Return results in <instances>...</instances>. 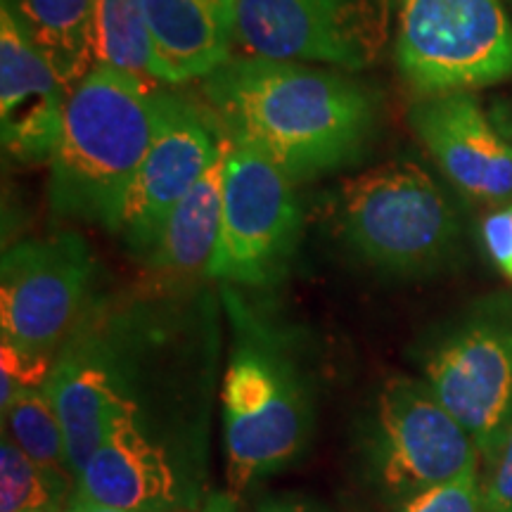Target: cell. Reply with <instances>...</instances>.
<instances>
[{
  "label": "cell",
  "instance_id": "6da1fadb",
  "mask_svg": "<svg viewBox=\"0 0 512 512\" xmlns=\"http://www.w3.org/2000/svg\"><path fill=\"white\" fill-rule=\"evenodd\" d=\"M204 98L228 136L294 181L356 164L377 128V102L363 83L304 62L230 57L204 79Z\"/></svg>",
  "mask_w": 512,
  "mask_h": 512
},
{
  "label": "cell",
  "instance_id": "7a4b0ae2",
  "mask_svg": "<svg viewBox=\"0 0 512 512\" xmlns=\"http://www.w3.org/2000/svg\"><path fill=\"white\" fill-rule=\"evenodd\" d=\"M233 347L221 382L226 475L233 494L294 463L316 425L313 370L292 330L223 287Z\"/></svg>",
  "mask_w": 512,
  "mask_h": 512
},
{
  "label": "cell",
  "instance_id": "3957f363",
  "mask_svg": "<svg viewBox=\"0 0 512 512\" xmlns=\"http://www.w3.org/2000/svg\"><path fill=\"white\" fill-rule=\"evenodd\" d=\"M155 119L157 91L145 79L95 64L67 95L60 143L48 162L50 209L114 233Z\"/></svg>",
  "mask_w": 512,
  "mask_h": 512
},
{
  "label": "cell",
  "instance_id": "277c9868",
  "mask_svg": "<svg viewBox=\"0 0 512 512\" xmlns=\"http://www.w3.org/2000/svg\"><path fill=\"white\" fill-rule=\"evenodd\" d=\"M330 211L344 247L389 275L437 271L458 247V214L437 181L413 162H389L349 178Z\"/></svg>",
  "mask_w": 512,
  "mask_h": 512
},
{
  "label": "cell",
  "instance_id": "5b68a950",
  "mask_svg": "<svg viewBox=\"0 0 512 512\" xmlns=\"http://www.w3.org/2000/svg\"><path fill=\"white\" fill-rule=\"evenodd\" d=\"M143 316L93 304L57 351L46 394L67 439L74 477L112 427L143 403Z\"/></svg>",
  "mask_w": 512,
  "mask_h": 512
},
{
  "label": "cell",
  "instance_id": "8992f818",
  "mask_svg": "<svg viewBox=\"0 0 512 512\" xmlns=\"http://www.w3.org/2000/svg\"><path fill=\"white\" fill-rule=\"evenodd\" d=\"M396 64L425 95L512 79V22L501 0H399Z\"/></svg>",
  "mask_w": 512,
  "mask_h": 512
},
{
  "label": "cell",
  "instance_id": "52a82bcc",
  "mask_svg": "<svg viewBox=\"0 0 512 512\" xmlns=\"http://www.w3.org/2000/svg\"><path fill=\"white\" fill-rule=\"evenodd\" d=\"M294 183L264 152L228 136L221 235L207 268L211 280L264 287L283 278L304 228Z\"/></svg>",
  "mask_w": 512,
  "mask_h": 512
},
{
  "label": "cell",
  "instance_id": "ba28073f",
  "mask_svg": "<svg viewBox=\"0 0 512 512\" xmlns=\"http://www.w3.org/2000/svg\"><path fill=\"white\" fill-rule=\"evenodd\" d=\"M479 460L475 439L425 380L394 375L382 384L366 427L368 475L382 496L403 503Z\"/></svg>",
  "mask_w": 512,
  "mask_h": 512
},
{
  "label": "cell",
  "instance_id": "9c48e42d",
  "mask_svg": "<svg viewBox=\"0 0 512 512\" xmlns=\"http://www.w3.org/2000/svg\"><path fill=\"white\" fill-rule=\"evenodd\" d=\"M95 259L74 230L17 242L0 266L3 342L29 354L57 356L95 304Z\"/></svg>",
  "mask_w": 512,
  "mask_h": 512
},
{
  "label": "cell",
  "instance_id": "30bf717a",
  "mask_svg": "<svg viewBox=\"0 0 512 512\" xmlns=\"http://www.w3.org/2000/svg\"><path fill=\"white\" fill-rule=\"evenodd\" d=\"M387 36L389 0H235V41L264 60L358 72Z\"/></svg>",
  "mask_w": 512,
  "mask_h": 512
},
{
  "label": "cell",
  "instance_id": "8fae6325",
  "mask_svg": "<svg viewBox=\"0 0 512 512\" xmlns=\"http://www.w3.org/2000/svg\"><path fill=\"white\" fill-rule=\"evenodd\" d=\"M425 382L486 456L512 425V311L484 306L422 354Z\"/></svg>",
  "mask_w": 512,
  "mask_h": 512
},
{
  "label": "cell",
  "instance_id": "7c38bea8",
  "mask_svg": "<svg viewBox=\"0 0 512 512\" xmlns=\"http://www.w3.org/2000/svg\"><path fill=\"white\" fill-rule=\"evenodd\" d=\"M209 112L181 95L157 91L155 133L114 230L143 259L155 247L176 204L221 152L223 128Z\"/></svg>",
  "mask_w": 512,
  "mask_h": 512
},
{
  "label": "cell",
  "instance_id": "4fadbf2b",
  "mask_svg": "<svg viewBox=\"0 0 512 512\" xmlns=\"http://www.w3.org/2000/svg\"><path fill=\"white\" fill-rule=\"evenodd\" d=\"M415 138L463 195L512 204V145L472 93L425 95L408 110Z\"/></svg>",
  "mask_w": 512,
  "mask_h": 512
},
{
  "label": "cell",
  "instance_id": "5bb4252c",
  "mask_svg": "<svg viewBox=\"0 0 512 512\" xmlns=\"http://www.w3.org/2000/svg\"><path fill=\"white\" fill-rule=\"evenodd\" d=\"M76 496L136 512H176L195 505L181 453L138 420L112 427L76 477Z\"/></svg>",
  "mask_w": 512,
  "mask_h": 512
},
{
  "label": "cell",
  "instance_id": "9a60e30c",
  "mask_svg": "<svg viewBox=\"0 0 512 512\" xmlns=\"http://www.w3.org/2000/svg\"><path fill=\"white\" fill-rule=\"evenodd\" d=\"M67 88L19 22L0 3V140L22 164H48L60 143Z\"/></svg>",
  "mask_w": 512,
  "mask_h": 512
},
{
  "label": "cell",
  "instance_id": "2e32d148",
  "mask_svg": "<svg viewBox=\"0 0 512 512\" xmlns=\"http://www.w3.org/2000/svg\"><path fill=\"white\" fill-rule=\"evenodd\" d=\"M155 48V79H207L230 60L235 0H143Z\"/></svg>",
  "mask_w": 512,
  "mask_h": 512
},
{
  "label": "cell",
  "instance_id": "e0dca14e",
  "mask_svg": "<svg viewBox=\"0 0 512 512\" xmlns=\"http://www.w3.org/2000/svg\"><path fill=\"white\" fill-rule=\"evenodd\" d=\"M226 152L228 133L223 131L221 152L188 195L176 204L155 247L145 256V264L152 271L164 275L207 273L221 235Z\"/></svg>",
  "mask_w": 512,
  "mask_h": 512
},
{
  "label": "cell",
  "instance_id": "ac0fdd59",
  "mask_svg": "<svg viewBox=\"0 0 512 512\" xmlns=\"http://www.w3.org/2000/svg\"><path fill=\"white\" fill-rule=\"evenodd\" d=\"M19 22L67 93L93 64L95 0H12Z\"/></svg>",
  "mask_w": 512,
  "mask_h": 512
},
{
  "label": "cell",
  "instance_id": "d6986e66",
  "mask_svg": "<svg viewBox=\"0 0 512 512\" xmlns=\"http://www.w3.org/2000/svg\"><path fill=\"white\" fill-rule=\"evenodd\" d=\"M93 64L155 79V48L143 0H95Z\"/></svg>",
  "mask_w": 512,
  "mask_h": 512
},
{
  "label": "cell",
  "instance_id": "ffe728a7",
  "mask_svg": "<svg viewBox=\"0 0 512 512\" xmlns=\"http://www.w3.org/2000/svg\"><path fill=\"white\" fill-rule=\"evenodd\" d=\"M3 432L10 434V439L34 463L76 484L72 465H69L62 422L57 418L53 401L46 394V387L22 392L5 408Z\"/></svg>",
  "mask_w": 512,
  "mask_h": 512
},
{
  "label": "cell",
  "instance_id": "44dd1931",
  "mask_svg": "<svg viewBox=\"0 0 512 512\" xmlns=\"http://www.w3.org/2000/svg\"><path fill=\"white\" fill-rule=\"evenodd\" d=\"M76 484L34 463L10 434L0 439V512H62Z\"/></svg>",
  "mask_w": 512,
  "mask_h": 512
},
{
  "label": "cell",
  "instance_id": "7402d4cb",
  "mask_svg": "<svg viewBox=\"0 0 512 512\" xmlns=\"http://www.w3.org/2000/svg\"><path fill=\"white\" fill-rule=\"evenodd\" d=\"M55 356L29 354L15 344H0V408H8L12 401L29 389H43L53 373Z\"/></svg>",
  "mask_w": 512,
  "mask_h": 512
},
{
  "label": "cell",
  "instance_id": "603a6c76",
  "mask_svg": "<svg viewBox=\"0 0 512 512\" xmlns=\"http://www.w3.org/2000/svg\"><path fill=\"white\" fill-rule=\"evenodd\" d=\"M396 512H484L479 467L406 498Z\"/></svg>",
  "mask_w": 512,
  "mask_h": 512
},
{
  "label": "cell",
  "instance_id": "cb8c5ba5",
  "mask_svg": "<svg viewBox=\"0 0 512 512\" xmlns=\"http://www.w3.org/2000/svg\"><path fill=\"white\" fill-rule=\"evenodd\" d=\"M482 463L484 470L479 472V482L484 512H512V425L482 458Z\"/></svg>",
  "mask_w": 512,
  "mask_h": 512
},
{
  "label": "cell",
  "instance_id": "d4e9b609",
  "mask_svg": "<svg viewBox=\"0 0 512 512\" xmlns=\"http://www.w3.org/2000/svg\"><path fill=\"white\" fill-rule=\"evenodd\" d=\"M482 238L489 259L505 275L512 264V204L496 207L482 223Z\"/></svg>",
  "mask_w": 512,
  "mask_h": 512
},
{
  "label": "cell",
  "instance_id": "484cf974",
  "mask_svg": "<svg viewBox=\"0 0 512 512\" xmlns=\"http://www.w3.org/2000/svg\"><path fill=\"white\" fill-rule=\"evenodd\" d=\"M252 512H328V510L320 508L318 503L306 501V498L280 496V498H266V501L254 505Z\"/></svg>",
  "mask_w": 512,
  "mask_h": 512
},
{
  "label": "cell",
  "instance_id": "4316f807",
  "mask_svg": "<svg viewBox=\"0 0 512 512\" xmlns=\"http://www.w3.org/2000/svg\"><path fill=\"white\" fill-rule=\"evenodd\" d=\"M62 512H136V510H124V508H114V505H102V503H95V501H88V498H81L72 494L69 498L67 508Z\"/></svg>",
  "mask_w": 512,
  "mask_h": 512
},
{
  "label": "cell",
  "instance_id": "83f0119b",
  "mask_svg": "<svg viewBox=\"0 0 512 512\" xmlns=\"http://www.w3.org/2000/svg\"><path fill=\"white\" fill-rule=\"evenodd\" d=\"M192 512H235V501L230 494H209L204 498L202 505H197Z\"/></svg>",
  "mask_w": 512,
  "mask_h": 512
},
{
  "label": "cell",
  "instance_id": "f1b7e54d",
  "mask_svg": "<svg viewBox=\"0 0 512 512\" xmlns=\"http://www.w3.org/2000/svg\"><path fill=\"white\" fill-rule=\"evenodd\" d=\"M494 124L501 128V133L510 140L512 145V107H496L494 114H491Z\"/></svg>",
  "mask_w": 512,
  "mask_h": 512
},
{
  "label": "cell",
  "instance_id": "f546056e",
  "mask_svg": "<svg viewBox=\"0 0 512 512\" xmlns=\"http://www.w3.org/2000/svg\"><path fill=\"white\" fill-rule=\"evenodd\" d=\"M505 278H510V280H512V264H510L508 271H505Z\"/></svg>",
  "mask_w": 512,
  "mask_h": 512
}]
</instances>
